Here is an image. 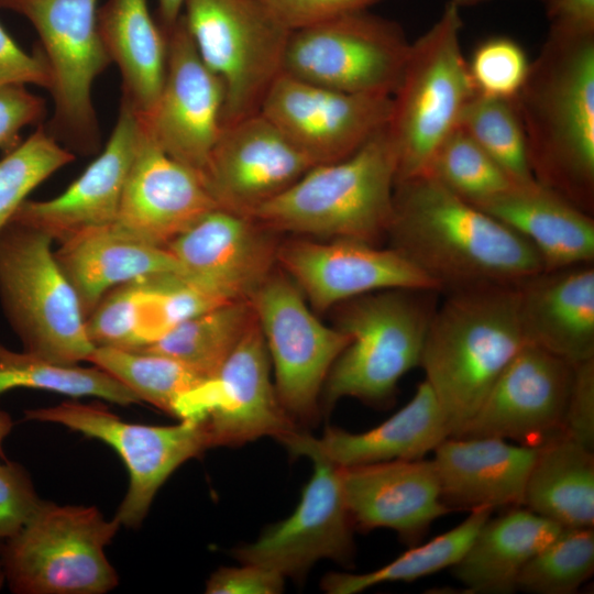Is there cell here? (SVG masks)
Segmentation results:
<instances>
[{"label":"cell","instance_id":"obj_48","mask_svg":"<svg viewBox=\"0 0 594 594\" xmlns=\"http://www.w3.org/2000/svg\"><path fill=\"white\" fill-rule=\"evenodd\" d=\"M0 81L50 89L51 77L41 51L31 55L0 24Z\"/></svg>","mask_w":594,"mask_h":594},{"label":"cell","instance_id":"obj_25","mask_svg":"<svg viewBox=\"0 0 594 594\" xmlns=\"http://www.w3.org/2000/svg\"><path fill=\"white\" fill-rule=\"evenodd\" d=\"M224 302L183 275L148 276L109 290L87 317V333L95 346L141 350Z\"/></svg>","mask_w":594,"mask_h":594},{"label":"cell","instance_id":"obj_7","mask_svg":"<svg viewBox=\"0 0 594 594\" xmlns=\"http://www.w3.org/2000/svg\"><path fill=\"white\" fill-rule=\"evenodd\" d=\"M52 238L10 221L0 232V302L23 351L75 365L95 350L86 317L59 267Z\"/></svg>","mask_w":594,"mask_h":594},{"label":"cell","instance_id":"obj_32","mask_svg":"<svg viewBox=\"0 0 594 594\" xmlns=\"http://www.w3.org/2000/svg\"><path fill=\"white\" fill-rule=\"evenodd\" d=\"M561 530L524 506L510 507L486 519L451 572L466 593H513L524 565Z\"/></svg>","mask_w":594,"mask_h":594},{"label":"cell","instance_id":"obj_45","mask_svg":"<svg viewBox=\"0 0 594 594\" xmlns=\"http://www.w3.org/2000/svg\"><path fill=\"white\" fill-rule=\"evenodd\" d=\"M45 112L44 99L25 85L0 81V150L8 153L19 145L20 131L41 122Z\"/></svg>","mask_w":594,"mask_h":594},{"label":"cell","instance_id":"obj_8","mask_svg":"<svg viewBox=\"0 0 594 594\" xmlns=\"http://www.w3.org/2000/svg\"><path fill=\"white\" fill-rule=\"evenodd\" d=\"M94 506L44 501L3 542L6 583L15 594H103L119 578L105 549L120 528Z\"/></svg>","mask_w":594,"mask_h":594},{"label":"cell","instance_id":"obj_29","mask_svg":"<svg viewBox=\"0 0 594 594\" xmlns=\"http://www.w3.org/2000/svg\"><path fill=\"white\" fill-rule=\"evenodd\" d=\"M475 206L528 241L543 271L594 263L593 216L538 182L513 184Z\"/></svg>","mask_w":594,"mask_h":594},{"label":"cell","instance_id":"obj_16","mask_svg":"<svg viewBox=\"0 0 594 594\" xmlns=\"http://www.w3.org/2000/svg\"><path fill=\"white\" fill-rule=\"evenodd\" d=\"M294 513L265 528L256 540L235 547L241 563L260 565L283 576L302 579L320 559L351 568L354 558L353 521L345 504L339 466L318 454Z\"/></svg>","mask_w":594,"mask_h":594},{"label":"cell","instance_id":"obj_18","mask_svg":"<svg viewBox=\"0 0 594 594\" xmlns=\"http://www.w3.org/2000/svg\"><path fill=\"white\" fill-rule=\"evenodd\" d=\"M277 265L319 311L385 289L440 293L431 278L395 249L361 241L289 239L279 242Z\"/></svg>","mask_w":594,"mask_h":594},{"label":"cell","instance_id":"obj_3","mask_svg":"<svg viewBox=\"0 0 594 594\" xmlns=\"http://www.w3.org/2000/svg\"><path fill=\"white\" fill-rule=\"evenodd\" d=\"M516 286L448 292L435 309L419 366L442 409L450 437L460 435L497 377L527 344Z\"/></svg>","mask_w":594,"mask_h":594},{"label":"cell","instance_id":"obj_50","mask_svg":"<svg viewBox=\"0 0 594 594\" xmlns=\"http://www.w3.org/2000/svg\"><path fill=\"white\" fill-rule=\"evenodd\" d=\"M160 25L164 31L170 29L183 13L185 0H157Z\"/></svg>","mask_w":594,"mask_h":594},{"label":"cell","instance_id":"obj_4","mask_svg":"<svg viewBox=\"0 0 594 594\" xmlns=\"http://www.w3.org/2000/svg\"><path fill=\"white\" fill-rule=\"evenodd\" d=\"M396 175L385 127L352 155L312 166L248 217L277 233L376 245L391 222Z\"/></svg>","mask_w":594,"mask_h":594},{"label":"cell","instance_id":"obj_14","mask_svg":"<svg viewBox=\"0 0 594 594\" xmlns=\"http://www.w3.org/2000/svg\"><path fill=\"white\" fill-rule=\"evenodd\" d=\"M270 355L257 320L211 377L175 404L180 420H202L212 447H239L262 437L284 443L301 429L270 378Z\"/></svg>","mask_w":594,"mask_h":594},{"label":"cell","instance_id":"obj_44","mask_svg":"<svg viewBox=\"0 0 594 594\" xmlns=\"http://www.w3.org/2000/svg\"><path fill=\"white\" fill-rule=\"evenodd\" d=\"M562 433L594 450V359L573 364Z\"/></svg>","mask_w":594,"mask_h":594},{"label":"cell","instance_id":"obj_43","mask_svg":"<svg viewBox=\"0 0 594 594\" xmlns=\"http://www.w3.org/2000/svg\"><path fill=\"white\" fill-rule=\"evenodd\" d=\"M42 503L22 464L8 460L0 462V540L19 534Z\"/></svg>","mask_w":594,"mask_h":594},{"label":"cell","instance_id":"obj_24","mask_svg":"<svg viewBox=\"0 0 594 594\" xmlns=\"http://www.w3.org/2000/svg\"><path fill=\"white\" fill-rule=\"evenodd\" d=\"M139 135L136 117L121 102L106 146L84 173L52 199H26L11 220L59 243L86 230L113 224Z\"/></svg>","mask_w":594,"mask_h":594},{"label":"cell","instance_id":"obj_6","mask_svg":"<svg viewBox=\"0 0 594 594\" xmlns=\"http://www.w3.org/2000/svg\"><path fill=\"white\" fill-rule=\"evenodd\" d=\"M459 10L448 2L439 19L410 43L387 124L397 158L396 183L427 174L436 150L476 92L462 53Z\"/></svg>","mask_w":594,"mask_h":594},{"label":"cell","instance_id":"obj_52","mask_svg":"<svg viewBox=\"0 0 594 594\" xmlns=\"http://www.w3.org/2000/svg\"><path fill=\"white\" fill-rule=\"evenodd\" d=\"M3 542L0 540V590L6 583L4 568H3Z\"/></svg>","mask_w":594,"mask_h":594},{"label":"cell","instance_id":"obj_22","mask_svg":"<svg viewBox=\"0 0 594 594\" xmlns=\"http://www.w3.org/2000/svg\"><path fill=\"white\" fill-rule=\"evenodd\" d=\"M216 208L200 176L165 153L140 124L114 227L134 239L166 248Z\"/></svg>","mask_w":594,"mask_h":594},{"label":"cell","instance_id":"obj_33","mask_svg":"<svg viewBox=\"0 0 594 594\" xmlns=\"http://www.w3.org/2000/svg\"><path fill=\"white\" fill-rule=\"evenodd\" d=\"M522 506L562 528L594 527V450L562 432L538 446Z\"/></svg>","mask_w":594,"mask_h":594},{"label":"cell","instance_id":"obj_51","mask_svg":"<svg viewBox=\"0 0 594 594\" xmlns=\"http://www.w3.org/2000/svg\"><path fill=\"white\" fill-rule=\"evenodd\" d=\"M14 422L9 413L0 409V458L4 457L2 443L13 429Z\"/></svg>","mask_w":594,"mask_h":594},{"label":"cell","instance_id":"obj_11","mask_svg":"<svg viewBox=\"0 0 594 594\" xmlns=\"http://www.w3.org/2000/svg\"><path fill=\"white\" fill-rule=\"evenodd\" d=\"M409 48L396 22L356 10L293 31L283 73L343 92L393 96Z\"/></svg>","mask_w":594,"mask_h":594},{"label":"cell","instance_id":"obj_41","mask_svg":"<svg viewBox=\"0 0 594 594\" xmlns=\"http://www.w3.org/2000/svg\"><path fill=\"white\" fill-rule=\"evenodd\" d=\"M75 160V153L40 125L0 160V232L28 196L55 172Z\"/></svg>","mask_w":594,"mask_h":594},{"label":"cell","instance_id":"obj_35","mask_svg":"<svg viewBox=\"0 0 594 594\" xmlns=\"http://www.w3.org/2000/svg\"><path fill=\"white\" fill-rule=\"evenodd\" d=\"M493 514L477 509L458 526L420 546L411 548L380 569L366 573H328L321 582L330 594H355L386 582H413L452 568L465 553L480 527Z\"/></svg>","mask_w":594,"mask_h":594},{"label":"cell","instance_id":"obj_46","mask_svg":"<svg viewBox=\"0 0 594 594\" xmlns=\"http://www.w3.org/2000/svg\"><path fill=\"white\" fill-rule=\"evenodd\" d=\"M290 31L342 13L365 10L380 0H256Z\"/></svg>","mask_w":594,"mask_h":594},{"label":"cell","instance_id":"obj_2","mask_svg":"<svg viewBox=\"0 0 594 594\" xmlns=\"http://www.w3.org/2000/svg\"><path fill=\"white\" fill-rule=\"evenodd\" d=\"M535 179L594 211V33L550 29L514 99Z\"/></svg>","mask_w":594,"mask_h":594},{"label":"cell","instance_id":"obj_9","mask_svg":"<svg viewBox=\"0 0 594 594\" xmlns=\"http://www.w3.org/2000/svg\"><path fill=\"white\" fill-rule=\"evenodd\" d=\"M182 15L200 58L223 86L222 125L260 112L283 74L293 31L256 0H185Z\"/></svg>","mask_w":594,"mask_h":594},{"label":"cell","instance_id":"obj_15","mask_svg":"<svg viewBox=\"0 0 594 594\" xmlns=\"http://www.w3.org/2000/svg\"><path fill=\"white\" fill-rule=\"evenodd\" d=\"M260 113L316 166L352 155L387 127L392 96L343 92L283 73Z\"/></svg>","mask_w":594,"mask_h":594},{"label":"cell","instance_id":"obj_42","mask_svg":"<svg viewBox=\"0 0 594 594\" xmlns=\"http://www.w3.org/2000/svg\"><path fill=\"white\" fill-rule=\"evenodd\" d=\"M468 67L477 94L515 99L527 78L530 62L516 41L494 36L474 50Z\"/></svg>","mask_w":594,"mask_h":594},{"label":"cell","instance_id":"obj_13","mask_svg":"<svg viewBox=\"0 0 594 594\" xmlns=\"http://www.w3.org/2000/svg\"><path fill=\"white\" fill-rule=\"evenodd\" d=\"M24 420L59 424L117 451L130 480L114 518L130 528L142 524L157 491L177 468L213 448L202 420H180L173 426L132 424L99 404L66 400L28 409Z\"/></svg>","mask_w":594,"mask_h":594},{"label":"cell","instance_id":"obj_26","mask_svg":"<svg viewBox=\"0 0 594 594\" xmlns=\"http://www.w3.org/2000/svg\"><path fill=\"white\" fill-rule=\"evenodd\" d=\"M527 343L571 364L594 359V265L541 271L517 284Z\"/></svg>","mask_w":594,"mask_h":594},{"label":"cell","instance_id":"obj_20","mask_svg":"<svg viewBox=\"0 0 594 594\" xmlns=\"http://www.w3.org/2000/svg\"><path fill=\"white\" fill-rule=\"evenodd\" d=\"M312 166L257 112L222 125L200 178L218 208L248 217Z\"/></svg>","mask_w":594,"mask_h":594},{"label":"cell","instance_id":"obj_23","mask_svg":"<svg viewBox=\"0 0 594 594\" xmlns=\"http://www.w3.org/2000/svg\"><path fill=\"white\" fill-rule=\"evenodd\" d=\"M339 473L353 525L362 530L392 529L415 546L450 513L431 459L339 466Z\"/></svg>","mask_w":594,"mask_h":594},{"label":"cell","instance_id":"obj_38","mask_svg":"<svg viewBox=\"0 0 594 594\" xmlns=\"http://www.w3.org/2000/svg\"><path fill=\"white\" fill-rule=\"evenodd\" d=\"M504 170L513 184L537 182L532 175L525 130L514 99L475 92L459 124Z\"/></svg>","mask_w":594,"mask_h":594},{"label":"cell","instance_id":"obj_19","mask_svg":"<svg viewBox=\"0 0 594 594\" xmlns=\"http://www.w3.org/2000/svg\"><path fill=\"white\" fill-rule=\"evenodd\" d=\"M573 364L525 344L458 437H494L538 447L562 432Z\"/></svg>","mask_w":594,"mask_h":594},{"label":"cell","instance_id":"obj_36","mask_svg":"<svg viewBox=\"0 0 594 594\" xmlns=\"http://www.w3.org/2000/svg\"><path fill=\"white\" fill-rule=\"evenodd\" d=\"M15 388L51 391L70 397H98L121 406L141 403L123 384L103 370L48 362L0 343V395Z\"/></svg>","mask_w":594,"mask_h":594},{"label":"cell","instance_id":"obj_28","mask_svg":"<svg viewBox=\"0 0 594 594\" xmlns=\"http://www.w3.org/2000/svg\"><path fill=\"white\" fill-rule=\"evenodd\" d=\"M449 437L442 409L422 381L403 408L373 429L353 433L328 427L321 438L302 430L284 444L296 457L315 453L339 466H350L424 459Z\"/></svg>","mask_w":594,"mask_h":594},{"label":"cell","instance_id":"obj_5","mask_svg":"<svg viewBox=\"0 0 594 594\" xmlns=\"http://www.w3.org/2000/svg\"><path fill=\"white\" fill-rule=\"evenodd\" d=\"M437 293L385 289L340 304L334 327L350 342L328 373L320 411L344 397L377 407L393 402L399 380L420 364Z\"/></svg>","mask_w":594,"mask_h":594},{"label":"cell","instance_id":"obj_47","mask_svg":"<svg viewBox=\"0 0 594 594\" xmlns=\"http://www.w3.org/2000/svg\"><path fill=\"white\" fill-rule=\"evenodd\" d=\"M222 566L206 582L208 594H278L284 590L285 576L255 564Z\"/></svg>","mask_w":594,"mask_h":594},{"label":"cell","instance_id":"obj_1","mask_svg":"<svg viewBox=\"0 0 594 594\" xmlns=\"http://www.w3.org/2000/svg\"><path fill=\"white\" fill-rule=\"evenodd\" d=\"M386 237L444 293L517 285L543 271L528 241L428 174L395 184Z\"/></svg>","mask_w":594,"mask_h":594},{"label":"cell","instance_id":"obj_34","mask_svg":"<svg viewBox=\"0 0 594 594\" xmlns=\"http://www.w3.org/2000/svg\"><path fill=\"white\" fill-rule=\"evenodd\" d=\"M255 320L250 300L228 301L178 323L156 342L136 351L173 358L209 378Z\"/></svg>","mask_w":594,"mask_h":594},{"label":"cell","instance_id":"obj_27","mask_svg":"<svg viewBox=\"0 0 594 594\" xmlns=\"http://www.w3.org/2000/svg\"><path fill=\"white\" fill-rule=\"evenodd\" d=\"M536 450L494 437L447 438L431 459L443 504L469 513L522 506Z\"/></svg>","mask_w":594,"mask_h":594},{"label":"cell","instance_id":"obj_21","mask_svg":"<svg viewBox=\"0 0 594 594\" xmlns=\"http://www.w3.org/2000/svg\"><path fill=\"white\" fill-rule=\"evenodd\" d=\"M277 232L216 208L166 245L186 278L226 301L249 300L277 267Z\"/></svg>","mask_w":594,"mask_h":594},{"label":"cell","instance_id":"obj_49","mask_svg":"<svg viewBox=\"0 0 594 594\" xmlns=\"http://www.w3.org/2000/svg\"><path fill=\"white\" fill-rule=\"evenodd\" d=\"M550 29L574 33H594V0H546Z\"/></svg>","mask_w":594,"mask_h":594},{"label":"cell","instance_id":"obj_30","mask_svg":"<svg viewBox=\"0 0 594 594\" xmlns=\"http://www.w3.org/2000/svg\"><path fill=\"white\" fill-rule=\"evenodd\" d=\"M54 255L74 288L86 319L102 297L117 286L154 275L185 276L166 248L134 239L114 224L75 234L61 242Z\"/></svg>","mask_w":594,"mask_h":594},{"label":"cell","instance_id":"obj_39","mask_svg":"<svg viewBox=\"0 0 594 594\" xmlns=\"http://www.w3.org/2000/svg\"><path fill=\"white\" fill-rule=\"evenodd\" d=\"M593 572V527L562 528L524 565L515 590L530 594H573Z\"/></svg>","mask_w":594,"mask_h":594},{"label":"cell","instance_id":"obj_40","mask_svg":"<svg viewBox=\"0 0 594 594\" xmlns=\"http://www.w3.org/2000/svg\"><path fill=\"white\" fill-rule=\"evenodd\" d=\"M427 174L473 205L513 185L504 170L460 127L438 146Z\"/></svg>","mask_w":594,"mask_h":594},{"label":"cell","instance_id":"obj_53","mask_svg":"<svg viewBox=\"0 0 594 594\" xmlns=\"http://www.w3.org/2000/svg\"><path fill=\"white\" fill-rule=\"evenodd\" d=\"M484 1H487V0H449V2L453 3L458 8L475 6Z\"/></svg>","mask_w":594,"mask_h":594},{"label":"cell","instance_id":"obj_37","mask_svg":"<svg viewBox=\"0 0 594 594\" xmlns=\"http://www.w3.org/2000/svg\"><path fill=\"white\" fill-rule=\"evenodd\" d=\"M88 362L123 384L141 403L174 417L176 400L207 380L178 360L144 351L96 346Z\"/></svg>","mask_w":594,"mask_h":594},{"label":"cell","instance_id":"obj_12","mask_svg":"<svg viewBox=\"0 0 594 594\" xmlns=\"http://www.w3.org/2000/svg\"><path fill=\"white\" fill-rule=\"evenodd\" d=\"M249 300L274 366L279 402L298 427L314 425L324 381L350 337L319 321L278 265Z\"/></svg>","mask_w":594,"mask_h":594},{"label":"cell","instance_id":"obj_17","mask_svg":"<svg viewBox=\"0 0 594 594\" xmlns=\"http://www.w3.org/2000/svg\"><path fill=\"white\" fill-rule=\"evenodd\" d=\"M163 87L142 128L170 157L201 175L222 129L223 86L200 58L183 15L168 30Z\"/></svg>","mask_w":594,"mask_h":594},{"label":"cell","instance_id":"obj_10","mask_svg":"<svg viewBox=\"0 0 594 594\" xmlns=\"http://www.w3.org/2000/svg\"><path fill=\"white\" fill-rule=\"evenodd\" d=\"M98 0H0L35 29L48 67L54 114L48 132L73 153L99 148L96 78L111 64L97 22Z\"/></svg>","mask_w":594,"mask_h":594},{"label":"cell","instance_id":"obj_31","mask_svg":"<svg viewBox=\"0 0 594 594\" xmlns=\"http://www.w3.org/2000/svg\"><path fill=\"white\" fill-rule=\"evenodd\" d=\"M99 34L122 77V100L138 120L152 113L166 72L167 40L147 0H107L98 8Z\"/></svg>","mask_w":594,"mask_h":594}]
</instances>
